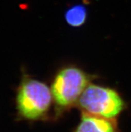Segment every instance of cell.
<instances>
[{
  "label": "cell",
  "instance_id": "obj_1",
  "mask_svg": "<svg viewBox=\"0 0 131 132\" xmlns=\"http://www.w3.org/2000/svg\"><path fill=\"white\" fill-rule=\"evenodd\" d=\"M94 77L76 66H67L58 71L51 84L57 116L77 105Z\"/></svg>",
  "mask_w": 131,
  "mask_h": 132
},
{
  "label": "cell",
  "instance_id": "obj_2",
  "mask_svg": "<svg viewBox=\"0 0 131 132\" xmlns=\"http://www.w3.org/2000/svg\"><path fill=\"white\" fill-rule=\"evenodd\" d=\"M53 97L51 89L42 81L25 75L18 89L16 106L19 116L28 121L49 117Z\"/></svg>",
  "mask_w": 131,
  "mask_h": 132
},
{
  "label": "cell",
  "instance_id": "obj_3",
  "mask_svg": "<svg viewBox=\"0 0 131 132\" xmlns=\"http://www.w3.org/2000/svg\"><path fill=\"white\" fill-rule=\"evenodd\" d=\"M82 112L115 119L126 109L119 93L110 87L90 83L77 103Z\"/></svg>",
  "mask_w": 131,
  "mask_h": 132
},
{
  "label": "cell",
  "instance_id": "obj_4",
  "mask_svg": "<svg viewBox=\"0 0 131 132\" xmlns=\"http://www.w3.org/2000/svg\"><path fill=\"white\" fill-rule=\"evenodd\" d=\"M74 132H118L115 119L82 112Z\"/></svg>",
  "mask_w": 131,
  "mask_h": 132
},
{
  "label": "cell",
  "instance_id": "obj_5",
  "mask_svg": "<svg viewBox=\"0 0 131 132\" xmlns=\"http://www.w3.org/2000/svg\"><path fill=\"white\" fill-rule=\"evenodd\" d=\"M65 20L70 26L80 27L84 25L88 17V10L82 4H76L66 11Z\"/></svg>",
  "mask_w": 131,
  "mask_h": 132
}]
</instances>
